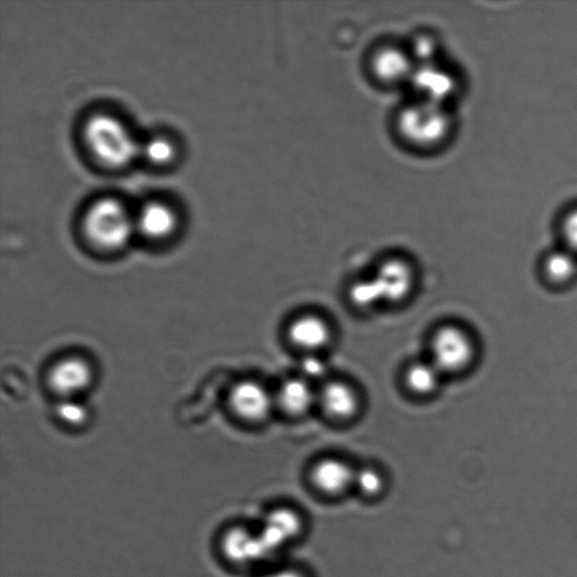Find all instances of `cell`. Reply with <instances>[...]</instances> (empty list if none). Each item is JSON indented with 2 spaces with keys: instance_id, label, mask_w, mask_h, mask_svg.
I'll list each match as a JSON object with an SVG mask.
<instances>
[{
  "instance_id": "obj_15",
  "label": "cell",
  "mask_w": 577,
  "mask_h": 577,
  "mask_svg": "<svg viewBox=\"0 0 577 577\" xmlns=\"http://www.w3.org/2000/svg\"><path fill=\"white\" fill-rule=\"evenodd\" d=\"M316 399L318 397L306 379H289L281 385L275 402L280 404L284 412L299 416L306 414Z\"/></svg>"
},
{
  "instance_id": "obj_2",
  "label": "cell",
  "mask_w": 577,
  "mask_h": 577,
  "mask_svg": "<svg viewBox=\"0 0 577 577\" xmlns=\"http://www.w3.org/2000/svg\"><path fill=\"white\" fill-rule=\"evenodd\" d=\"M84 138L97 161L110 167L126 166L141 153V144L120 119L96 113L85 123Z\"/></svg>"
},
{
  "instance_id": "obj_24",
  "label": "cell",
  "mask_w": 577,
  "mask_h": 577,
  "mask_svg": "<svg viewBox=\"0 0 577 577\" xmlns=\"http://www.w3.org/2000/svg\"><path fill=\"white\" fill-rule=\"evenodd\" d=\"M263 577H306L303 573L296 570H289V568H283V570L272 572Z\"/></svg>"
},
{
  "instance_id": "obj_14",
  "label": "cell",
  "mask_w": 577,
  "mask_h": 577,
  "mask_svg": "<svg viewBox=\"0 0 577 577\" xmlns=\"http://www.w3.org/2000/svg\"><path fill=\"white\" fill-rule=\"evenodd\" d=\"M323 411L336 420L350 419L359 408V398L346 384L335 381L327 384L318 396Z\"/></svg>"
},
{
  "instance_id": "obj_20",
  "label": "cell",
  "mask_w": 577,
  "mask_h": 577,
  "mask_svg": "<svg viewBox=\"0 0 577 577\" xmlns=\"http://www.w3.org/2000/svg\"><path fill=\"white\" fill-rule=\"evenodd\" d=\"M354 486L362 495L376 497L383 493L385 479L377 469L362 468L359 472H355Z\"/></svg>"
},
{
  "instance_id": "obj_22",
  "label": "cell",
  "mask_w": 577,
  "mask_h": 577,
  "mask_svg": "<svg viewBox=\"0 0 577 577\" xmlns=\"http://www.w3.org/2000/svg\"><path fill=\"white\" fill-rule=\"evenodd\" d=\"M351 299L359 307H371L381 301L374 279L355 283L351 289Z\"/></svg>"
},
{
  "instance_id": "obj_11",
  "label": "cell",
  "mask_w": 577,
  "mask_h": 577,
  "mask_svg": "<svg viewBox=\"0 0 577 577\" xmlns=\"http://www.w3.org/2000/svg\"><path fill=\"white\" fill-rule=\"evenodd\" d=\"M354 470L343 460L326 458L317 463L312 479L318 491L326 495H340L354 486Z\"/></svg>"
},
{
  "instance_id": "obj_18",
  "label": "cell",
  "mask_w": 577,
  "mask_h": 577,
  "mask_svg": "<svg viewBox=\"0 0 577 577\" xmlns=\"http://www.w3.org/2000/svg\"><path fill=\"white\" fill-rule=\"evenodd\" d=\"M557 217V232L562 246L577 255V201L567 204Z\"/></svg>"
},
{
  "instance_id": "obj_10",
  "label": "cell",
  "mask_w": 577,
  "mask_h": 577,
  "mask_svg": "<svg viewBox=\"0 0 577 577\" xmlns=\"http://www.w3.org/2000/svg\"><path fill=\"white\" fill-rule=\"evenodd\" d=\"M374 281L381 301L397 303L410 294L413 272L404 261L389 260L380 266Z\"/></svg>"
},
{
  "instance_id": "obj_8",
  "label": "cell",
  "mask_w": 577,
  "mask_h": 577,
  "mask_svg": "<svg viewBox=\"0 0 577 577\" xmlns=\"http://www.w3.org/2000/svg\"><path fill=\"white\" fill-rule=\"evenodd\" d=\"M93 380V369L82 358H67L51 370L50 384L64 398H74L84 392Z\"/></svg>"
},
{
  "instance_id": "obj_13",
  "label": "cell",
  "mask_w": 577,
  "mask_h": 577,
  "mask_svg": "<svg viewBox=\"0 0 577 577\" xmlns=\"http://www.w3.org/2000/svg\"><path fill=\"white\" fill-rule=\"evenodd\" d=\"M177 218L170 206L159 201L148 202L136 218V227L148 238L162 239L170 236Z\"/></svg>"
},
{
  "instance_id": "obj_7",
  "label": "cell",
  "mask_w": 577,
  "mask_h": 577,
  "mask_svg": "<svg viewBox=\"0 0 577 577\" xmlns=\"http://www.w3.org/2000/svg\"><path fill=\"white\" fill-rule=\"evenodd\" d=\"M229 399L235 413L252 422L265 420L275 402L268 389L251 380L237 384L232 389Z\"/></svg>"
},
{
  "instance_id": "obj_5",
  "label": "cell",
  "mask_w": 577,
  "mask_h": 577,
  "mask_svg": "<svg viewBox=\"0 0 577 577\" xmlns=\"http://www.w3.org/2000/svg\"><path fill=\"white\" fill-rule=\"evenodd\" d=\"M370 69L379 82L392 86L411 82L416 71L410 53L394 44H384L372 53Z\"/></svg>"
},
{
  "instance_id": "obj_4",
  "label": "cell",
  "mask_w": 577,
  "mask_h": 577,
  "mask_svg": "<svg viewBox=\"0 0 577 577\" xmlns=\"http://www.w3.org/2000/svg\"><path fill=\"white\" fill-rule=\"evenodd\" d=\"M474 344L469 335L456 326L441 328L432 342V362L442 372L465 369L474 358Z\"/></svg>"
},
{
  "instance_id": "obj_6",
  "label": "cell",
  "mask_w": 577,
  "mask_h": 577,
  "mask_svg": "<svg viewBox=\"0 0 577 577\" xmlns=\"http://www.w3.org/2000/svg\"><path fill=\"white\" fill-rule=\"evenodd\" d=\"M304 523L299 514L288 508L275 509L266 516L259 535L272 557L297 539L303 531Z\"/></svg>"
},
{
  "instance_id": "obj_1",
  "label": "cell",
  "mask_w": 577,
  "mask_h": 577,
  "mask_svg": "<svg viewBox=\"0 0 577 577\" xmlns=\"http://www.w3.org/2000/svg\"><path fill=\"white\" fill-rule=\"evenodd\" d=\"M396 128L407 145L432 149L450 138L454 120L446 105L419 99L399 111Z\"/></svg>"
},
{
  "instance_id": "obj_16",
  "label": "cell",
  "mask_w": 577,
  "mask_h": 577,
  "mask_svg": "<svg viewBox=\"0 0 577 577\" xmlns=\"http://www.w3.org/2000/svg\"><path fill=\"white\" fill-rule=\"evenodd\" d=\"M543 268L546 277L555 283L570 281L577 272V255L561 246L546 255Z\"/></svg>"
},
{
  "instance_id": "obj_19",
  "label": "cell",
  "mask_w": 577,
  "mask_h": 577,
  "mask_svg": "<svg viewBox=\"0 0 577 577\" xmlns=\"http://www.w3.org/2000/svg\"><path fill=\"white\" fill-rule=\"evenodd\" d=\"M154 164H166L175 156V146L170 139L154 137L141 145V153Z\"/></svg>"
},
{
  "instance_id": "obj_3",
  "label": "cell",
  "mask_w": 577,
  "mask_h": 577,
  "mask_svg": "<svg viewBox=\"0 0 577 577\" xmlns=\"http://www.w3.org/2000/svg\"><path fill=\"white\" fill-rule=\"evenodd\" d=\"M136 228V220L129 210L112 198L94 202L84 218L87 238L103 250H119L130 241Z\"/></svg>"
},
{
  "instance_id": "obj_21",
  "label": "cell",
  "mask_w": 577,
  "mask_h": 577,
  "mask_svg": "<svg viewBox=\"0 0 577 577\" xmlns=\"http://www.w3.org/2000/svg\"><path fill=\"white\" fill-rule=\"evenodd\" d=\"M57 414L62 422L69 425H81L88 419L87 407L75 401L74 398H65L58 405Z\"/></svg>"
},
{
  "instance_id": "obj_9",
  "label": "cell",
  "mask_w": 577,
  "mask_h": 577,
  "mask_svg": "<svg viewBox=\"0 0 577 577\" xmlns=\"http://www.w3.org/2000/svg\"><path fill=\"white\" fill-rule=\"evenodd\" d=\"M221 546L229 561L238 565L263 562L271 557L262 543L259 532L255 535L251 530L241 527L229 530Z\"/></svg>"
},
{
  "instance_id": "obj_17",
  "label": "cell",
  "mask_w": 577,
  "mask_h": 577,
  "mask_svg": "<svg viewBox=\"0 0 577 577\" xmlns=\"http://www.w3.org/2000/svg\"><path fill=\"white\" fill-rule=\"evenodd\" d=\"M442 372L431 363H415L406 374V383L417 395H430L436 392Z\"/></svg>"
},
{
  "instance_id": "obj_23",
  "label": "cell",
  "mask_w": 577,
  "mask_h": 577,
  "mask_svg": "<svg viewBox=\"0 0 577 577\" xmlns=\"http://www.w3.org/2000/svg\"><path fill=\"white\" fill-rule=\"evenodd\" d=\"M303 372L305 376L310 379L321 378L325 375L326 366L325 363L316 357H308L304 362L303 365Z\"/></svg>"
},
{
  "instance_id": "obj_12",
  "label": "cell",
  "mask_w": 577,
  "mask_h": 577,
  "mask_svg": "<svg viewBox=\"0 0 577 577\" xmlns=\"http://www.w3.org/2000/svg\"><path fill=\"white\" fill-rule=\"evenodd\" d=\"M289 337L298 348L316 352L325 348L330 342L331 330L321 317L308 315L297 318L291 324Z\"/></svg>"
}]
</instances>
